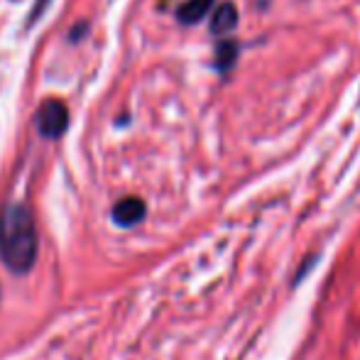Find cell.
I'll use <instances>...</instances> for the list:
<instances>
[{"label":"cell","instance_id":"obj_5","mask_svg":"<svg viewBox=\"0 0 360 360\" xmlns=\"http://www.w3.org/2000/svg\"><path fill=\"white\" fill-rule=\"evenodd\" d=\"M238 59H240V44L236 42V39L226 37L221 39V42L216 44V57H214V67L218 74L226 76L231 72L233 67L238 64Z\"/></svg>","mask_w":360,"mask_h":360},{"label":"cell","instance_id":"obj_8","mask_svg":"<svg viewBox=\"0 0 360 360\" xmlns=\"http://www.w3.org/2000/svg\"><path fill=\"white\" fill-rule=\"evenodd\" d=\"M86 32H89V22H79V27H72L69 30V39L72 42H79V39H84L86 37Z\"/></svg>","mask_w":360,"mask_h":360},{"label":"cell","instance_id":"obj_7","mask_svg":"<svg viewBox=\"0 0 360 360\" xmlns=\"http://www.w3.org/2000/svg\"><path fill=\"white\" fill-rule=\"evenodd\" d=\"M316 262H319V257H316V255L307 257V262H304V265H302V267H299V270H297V272H294V282H292V285H299V282H302V280H304V277H307V275H309V272H311V270H314V267H316Z\"/></svg>","mask_w":360,"mask_h":360},{"label":"cell","instance_id":"obj_3","mask_svg":"<svg viewBox=\"0 0 360 360\" xmlns=\"http://www.w3.org/2000/svg\"><path fill=\"white\" fill-rule=\"evenodd\" d=\"M147 216V204L140 196H125L110 209V221L118 228H133L143 223Z\"/></svg>","mask_w":360,"mask_h":360},{"label":"cell","instance_id":"obj_6","mask_svg":"<svg viewBox=\"0 0 360 360\" xmlns=\"http://www.w3.org/2000/svg\"><path fill=\"white\" fill-rule=\"evenodd\" d=\"M216 0H186L176 8V20L181 25H199L214 10Z\"/></svg>","mask_w":360,"mask_h":360},{"label":"cell","instance_id":"obj_4","mask_svg":"<svg viewBox=\"0 0 360 360\" xmlns=\"http://www.w3.org/2000/svg\"><path fill=\"white\" fill-rule=\"evenodd\" d=\"M238 20H240V15H238L236 3L226 0V3L218 5V8L214 10V15H211V34H214V37L226 39L228 34L238 27Z\"/></svg>","mask_w":360,"mask_h":360},{"label":"cell","instance_id":"obj_9","mask_svg":"<svg viewBox=\"0 0 360 360\" xmlns=\"http://www.w3.org/2000/svg\"><path fill=\"white\" fill-rule=\"evenodd\" d=\"M47 3H49V0H39V5L32 10V15H30V22H32V20H37V18H39V13H42V8H44V5H47Z\"/></svg>","mask_w":360,"mask_h":360},{"label":"cell","instance_id":"obj_2","mask_svg":"<svg viewBox=\"0 0 360 360\" xmlns=\"http://www.w3.org/2000/svg\"><path fill=\"white\" fill-rule=\"evenodd\" d=\"M34 128L44 140H59L69 128V110L64 101L47 98L34 115Z\"/></svg>","mask_w":360,"mask_h":360},{"label":"cell","instance_id":"obj_1","mask_svg":"<svg viewBox=\"0 0 360 360\" xmlns=\"http://www.w3.org/2000/svg\"><path fill=\"white\" fill-rule=\"evenodd\" d=\"M39 257V233L25 204H5L0 211V262L13 275H27Z\"/></svg>","mask_w":360,"mask_h":360}]
</instances>
